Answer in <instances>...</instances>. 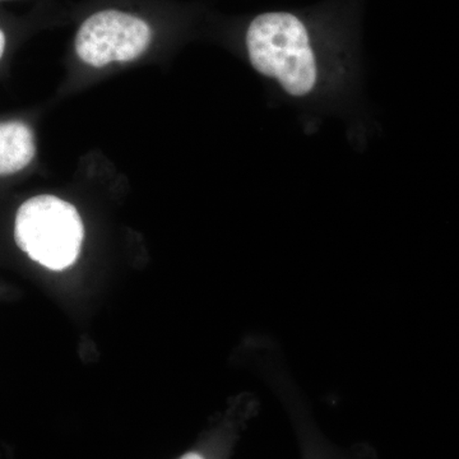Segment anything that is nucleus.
<instances>
[{
  "label": "nucleus",
  "instance_id": "nucleus-1",
  "mask_svg": "<svg viewBox=\"0 0 459 459\" xmlns=\"http://www.w3.org/2000/svg\"><path fill=\"white\" fill-rule=\"evenodd\" d=\"M353 9L349 3H336L256 14L244 35L250 65L287 98H313L322 89L328 60L351 40Z\"/></svg>",
  "mask_w": 459,
  "mask_h": 459
},
{
  "label": "nucleus",
  "instance_id": "nucleus-2",
  "mask_svg": "<svg viewBox=\"0 0 459 459\" xmlns=\"http://www.w3.org/2000/svg\"><path fill=\"white\" fill-rule=\"evenodd\" d=\"M84 238L77 208L56 195L30 198L18 208L14 238L33 262L63 271L77 261Z\"/></svg>",
  "mask_w": 459,
  "mask_h": 459
},
{
  "label": "nucleus",
  "instance_id": "nucleus-3",
  "mask_svg": "<svg viewBox=\"0 0 459 459\" xmlns=\"http://www.w3.org/2000/svg\"><path fill=\"white\" fill-rule=\"evenodd\" d=\"M153 32L143 18L104 9L91 14L78 29L74 49L84 65L104 68L111 63H128L146 53Z\"/></svg>",
  "mask_w": 459,
  "mask_h": 459
},
{
  "label": "nucleus",
  "instance_id": "nucleus-4",
  "mask_svg": "<svg viewBox=\"0 0 459 459\" xmlns=\"http://www.w3.org/2000/svg\"><path fill=\"white\" fill-rule=\"evenodd\" d=\"M35 156V134L26 123H0V177L22 171Z\"/></svg>",
  "mask_w": 459,
  "mask_h": 459
},
{
  "label": "nucleus",
  "instance_id": "nucleus-5",
  "mask_svg": "<svg viewBox=\"0 0 459 459\" xmlns=\"http://www.w3.org/2000/svg\"><path fill=\"white\" fill-rule=\"evenodd\" d=\"M5 45H7V38H5V33L3 32V30L0 29V59H2L3 54H4Z\"/></svg>",
  "mask_w": 459,
  "mask_h": 459
},
{
  "label": "nucleus",
  "instance_id": "nucleus-6",
  "mask_svg": "<svg viewBox=\"0 0 459 459\" xmlns=\"http://www.w3.org/2000/svg\"><path fill=\"white\" fill-rule=\"evenodd\" d=\"M179 459H205L204 455L198 452H189L186 455H184L183 457Z\"/></svg>",
  "mask_w": 459,
  "mask_h": 459
}]
</instances>
